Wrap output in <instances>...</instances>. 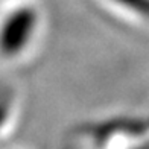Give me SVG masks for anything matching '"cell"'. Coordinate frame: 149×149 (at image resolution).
Returning <instances> with one entry per match:
<instances>
[{
	"label": "cell",
	"mask_w": 149,
	"mask_h": 149,
	"mask_svg": "<svg viewBox=\"0 0 149 149\" xmlns=\"http://www.w3.org/2000/svg\"><path fill=\"white\" fill-rule=\"evenodd\" d=\"M40 17L31 5H20L0 20V58L17 61L24 56L35 41Z\"/></svg>",
	"instance_id": "cell-1"
},
{
	"label": "cell",
	"mask_w": 149,
	"mask_h": 149,
	"mask_svg": "<svg viewBox=\"0 0 149 149\" xmlns=\"http://www.w3.org/2000/svg\"><path fill=\"white\" fill-rule=\"evenodd\" d=\"M122 6H126L128 9H131L139 14L149 15V0H114Z\"/></svg>",
	"instance_id": "cell-2"
}]
</instances>
